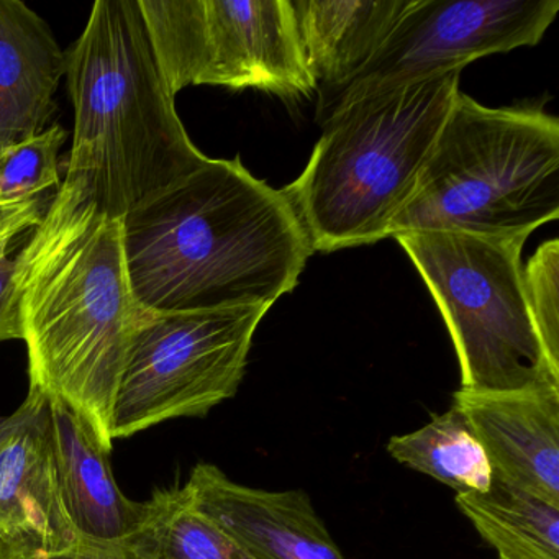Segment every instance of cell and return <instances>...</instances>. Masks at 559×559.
I'll return each instance as SVG.
<instances>
[{"instance_id": "ac0fdd59", "label": "cell", "mask_w": 559, "mask_h": 559, "mask_svg": "<svg viewBox=\"0 0 559 559\" xmlns=\"http://www.w3.org/2000/svg\"><path fill=\"white\" fill-rule=\"evenodd\" d=\"M388 451L395 461L447 484L457 493L486 492L492 469L466 417L451 407L433 415L420 430L392 437Z\"/></svg>"}, {"instance_id": "5b68a950", "label": "cell", "mask_w": 559, "mask_h": 559, "mask_svg": "<svg viewBox=\"0 0 559 559\" xmlns=\"http://www.w3.org/2000/svg\"><path fill=\"white\" fill-rule=\"evenodd\" d=\"M558 217V119L532 107L490 109L457 93L389 237L424 230L530 237Z\"/></svg>"}, {"instance_id": "30bf717a", "label": "cell", "mask_w": 559, "mask_h": 559, "mask_svg": "<svg viewBox=\"0 0 559 559\" xmlns=\"http://www.w3.org/2000/svg\"><path fill=\"white\" fill-rule=\"evenodd\" d=\"M80 543L61 496L50 399L28 389L0 425V559H37Z\"/></svg>"}, {"instance_id": "8fae6325", "label": "cell", "mask_w": 559, "mask_h": 559, "mask_svg": "<svg viewBox=\"0 0 559 559\" xmlns=\"http://www.w3.org/2000/svg\"><path fill=\"white\" fill-rule=\"evenodd\" d=\"M182 487L202 515L257 559H345L304 490L241 486L207 463Z\"/></svg>"}, {"instance_id": "603a6c76", "label": "cell", "mask_w": 559, "mask_h": 559, "mask_svg": "<svg viewBox=\"0 0 559 559\" xmlns=\"http://www.w3.org/2000/svg\"><path fill=\"white\" fill-rule=\"evenodd\" d=\"M37 559H130L122 551L120 545H99V543H78L70 551L61 552V555L45 556Z\"/></svg>"}, {"instance_id": "9c48e42d", "label": "cell", "mask_w": 559, "mask_h": 559, "mask_svg": "<svg viewBox=\"0 0 559 559\" xmlns=\"http://www.w3.org/2000/svg\"><path fill=\"white\" fill-rule=\"evenodd\" d=\"M558 12L559 0H415L371 63L323 107L533 47Z\"/></svg>"}, {"instance_id": "2e32d148", "label": "cell", "mask_w": 559, "mask_h": 559, "mask_svg": "<svg viewBox=\"0 0 559 559\" xmlns=\"http://www.w3.org/2000/svg\"><path fill=\"white\" fill-rule=\"evenodd\" d=\"M456 506L499 559H559V507L493 477L486 492L457 493Z\"/></svg>"}, {"instance_id": "5bb4252c", "label": "cell", "mask_w": 559, "mask_h": 559, "mask_svg": "<svg viewBox=\"0 0 559 559\" xmlns=\"http://www.w3.org/2000/svg\"><path fill=\"white\" fill-rule=\"evenodd\" d=\"M61 496L81 542L120 545L139 525L142 503L117 486L110 451L80 414L50 399Z\"/></svg>"}, {"instance_id": "44dd1931", "label": "cell", "mask_w": 559, "mask_h": 559, "mask_svg": "<svg viewBox=\"0 0 559 559\" xmlns=\"http://www.w3.org/2000/svg\"><path fill=\"white\" fill-rule=\"evenodd\" d=\"M41 215L44 211L40 198L15 204H0V257L9 254V248L22 234L34 230L40 224Z\"/></svg>"}, {"instance_id": "ffe728a7", "label": "cell", "mask_w": 559, "mask_h": 559, "mask_svg": "<svg viewBox=\"0 0 559 559\" xmlns=\"http://www.w3.org/2000/svg\"><path fill=\"white\" fill-rule=\"evenodd\" d=\"M526 306L549 365L559 372V240L546 241L523 267Z\"/></svg>"}, {"instance_id": "277c9868", "label": "cell", "mask_w": 559, "mask_h": 559, "mask_svg": "<svg viewBox=\"0 0 559 559\" xmlns=\"http://www.w3.org/2000/svg\"><path fill=\"white\" fill-rule=\"evenodd\" d=\"M460 74L368 91L330 107L306 169L283 189L313 251L389 237L460 93Z\"/></svg>"}, {"instance_id": "4fadbf2b", "label": "cell", "mask_w": 559, "mask_h": 559, "mask_svg": "<svg viewBox=\"0 0 559 559\" xmlns=\"http://www.w3.org/2000/svg\"><path fill=\"white\" fill-rule=\"evenodd\" d=\"M67 76V51L22 0H0V150L48 129Z\"/></svg>"}, {"instance_id": "3957f363", "label": "cell", "mask_w": 559, "mask_h": 559, "mask_svg": "<svg viewBox=\"0 0 559 559\" xmlns=\"http://www.w3.org/2000/svg\"><path fill=\"white\" fill-rule=\"evenodd\" d=\"M74 110L68 178L103 214L123 218L207 163L159 70L139 0H97L67 51Z\"/></svg>"}, {"instance_id": "e0dca14e", "label": "cell", "mask_w": 559, "mask_h": 559, "mask_svg": "<svg viewBox=\"0 0 559 559\" xmlns=\"http://www.w3.org/2000/svg\"><path fill=\"white\" fill-rule=\"evenodd\" d=\"M130 559H257L202 515L185 487L156 490L120 543Z\"/></svg>"}, {"instance_id": "8992f818", "label": "cell", "mask_w": 559, "mask_h": 559, "mask_svg": "<svg viewBox=\"0 0 559 559\" xmlns=\"http://www.w3.org/2000/svg\"><path fill=\"white\" fill-rule=\"evenodd\" d=\"M433 296L461 366V389L512 392L559 385L526 306V238L464 231L394 235Z\"/></svg>"}, {"instance_id": "6da1fadb", "label": "cell", "mask_w": 559, "mask_h": 559, "mask_svg": "<svg viewBox=\"0 0 559 559\" xmlns=\"http://www.w3.org/2000/svg\"><path fill=\"white\" fill-rule=\"evenodd\" d=\"M133 294L148 312L273 307L313 253L283 191L240 158L212 159L122 218Z\"/></svg>"}, {"instance_id": "52a82bcc", "label": "cell", "mask_w": 559, "mask_h": 559, "mask_svg": "<svg viewBox=\"0 0 559 559\" xmlns=\"http://www.w3.org/2000/svg\"><path fill=\"white\" fill-rule=\"evenodd\" d=\"M153 53L171 93L224 86L306 97L307 68L290 0H139Z\"/></svg>"}, {"instance_id": "7402d4cb", "label": "cell", "mask_w": 559, "mask_h": 559, "mask_svg": "<svg viewBox=\"0 0 559 559\" xmlns=\"http://www.w3.org/2000/svg\"><path fill=\"white\" fill-rule=\"evenodd\" d=\"M15 258L0 257V343L22 340L21 310L15 290Z\"/></svg>"}, {"instance_id": "ba28073f", "label": "cell", "mask_w": 559, "mask_h": 559, "mask_svg": "<svg viewBox=\"0 0 559 559\" xmlns=\"http://www.w3.org/2000/svg\"><path fill=\"white\" fill-rule=\"evenodd\" d=\"M270 309L146 310L117 385L112 440L175 418L202 417L235 397L254 332Z\"/></svg>"}, {"instance_id": "cb8c5ba5", "label": "cell", "mask_w": 559, "mask_h": 559, "mask_svg": "<svg viewBox=\"0 0 559 559\" xmlns=\"http://www.w3.org/2000/svg\"><path fill=\"white\" fill-rule=\"evenodd\" d=\"M4 420H5V417H2V415H0V425L4 424Z\"/></svg>"}, {"instance_id": "9a60e30c", "label": "cell", "mask_w": 559, "mask_h": 559, "mask_svg": "<svg viewBox=\"0 0 559 559\" xmlns=\"http://www.w3.org/2000/svg\"><path fill=\"white\" fill-rule=\"evenodd\" d=\"M307 68L322 83L320 107L379 53L415 0H290Z\"/></svg>"}, {"instance_id": "7a4b0ae2", "label": "cell", "mask_w": 559, "mask_h": 559, "mask_svg": "<svg viewBox=\"0 0 559 559\" xmlns=\"http://www.w3.org/2000/svg\"><path fill=\"white\" fill-rule=\"evenodd\" d=\"M15 290L31 388L64 402L112 450V407L146 310L133 294L122 218L64 178L15 257Z\"/></svg>"}, {"instance_id": "d6986e66", "label": "cell", "mask_w": 559, "mask_h": 559, "mask_svg": "<svg viewBox=\"0 0 559 559\" xmlns=\"http://www.w3.org/2000/svg\"><path fill=\"white\" fill-rule=\"evenodd\" d=\"M68 133L53 123L38 135L0 150V204L38 199L47 189L60 188V152Z\"/></svg>"}, {"instance_id": "7c38bea8", "label": "cell", "mask_w": 559, "mask_h": 559, "mask_svg": "<svg viewBox=\"0 0 559 559\" xmlns=\"http://www.w3.org/2000/svg\"><path fill=\"white\" fill-rule=\"evenodd\" d=\"M492 477L559 507V385L454 392Z\"/></svg>"}]
</instances>
